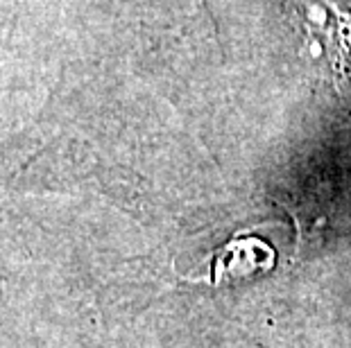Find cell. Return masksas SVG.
<instances>
[{
  "instance_id": "obj_1",
  "label": "cell",
  "mask_w": 351,
  "mask_h": 348,
  "mask_svg": "<svg viewBox=\"0 0 351 348\" xmlns=\"http://www.w3.org/2000/svg\"><path fill=\"white\" fill-rule=\"evenodd\" d=\"M211 269H208V283L218 285L220 280L250 276L254 271H265L274 267V249L261 238L245 235L234 238L211 256Z\"/></svg>"
}]
</instances>
